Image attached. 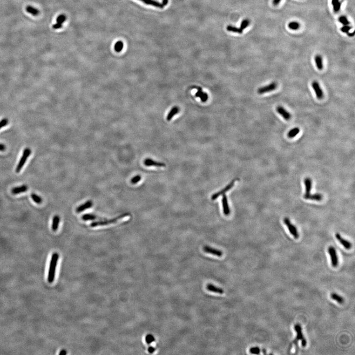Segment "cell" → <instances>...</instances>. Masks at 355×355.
Returning <instances> with one entry per match:
<instances>
[{
	"label": "cell",
	"mask_w": 355,
	"mask_h": 355,
	"mask_svg": "<svg viewBox=\"0 0 355 355\" xmlns=\"http://www.w3.org/2000/svg\"><path fill=\"white\" fill-rule=\"evenodd\" d=\"M67 354L66 351L65 350H62L59 353V355H65Z\"/></svg>",
	"instance_id": "cell-47"
},
{
	"label": "cell",
	"mask_w": 355,
	"mask_h": 355,
	"mask_svg": "<svg viewBox=\"0 0 355 355\" xmlns=\"http://www.w3.org/2000/svg\"><path fill=\"white\" fill-rule=\"evenodd\" d=\"M145 165L148 167L150 166H155L157 167H164L166 166L165 163L163 162H158L156 161L153 160L151 158H147L144 161Z\"/></svg>",
	"instance_id": "cell-10"
},
{
	"label": "cell",
	"mask_w": 355,
	"mask_h": 355,
	"mask_svg": "<svg viewBox=\"0 0 355 355\" xmlns=\"http://www.w3.org/2000/svg\"><path fill=\"white\" fill-rule=\"evenodd\" d=\"M82 219L84 221H94V220H95L96 219H103L100 218L99 217L97 216L94 215V214H85V215H84V216H82Z\"/></svg>",
	"instance_id": "cell-22"
},
{
	"label": "cell",
	"mask_w": 355,
	"mask_h": 355,
	"mask_svg": "<svg viewBox=\"0 0 355 355\" xmlns=\"http://www.w3.org/2000/svg\"><path fill=\"white\" fill-rule=\"evenodd\" d=\"M236 180H237L236 179L233 180H232V181L231 182H230V184H229V185H227V186L226 187H224V188H223L222 190H221V191H219V192H217V193H215V194H214V195L212 196V200H216V199H217V198H218L219 197V196H221V195H224V193H226V192H228L229 190H230V189H231V188L232 187L234 186V185L235 182V181H236Z\"/></svg>",
	"instance_id": "cell-7"
},
{
	"label": "cell",
	"mask_w": 355,
	"mask_h": 355,
	"mask_svg": "<svg viewBox=\"0 0 355 355\" xmlns=\"http://www.w3.org/2000/svg\"><path fill=\"white\" fill-rule=\"evenodd\" d=\"M66 16H65V14H62L59 15L57 17L56 21H57V23L62 24L66 21Z\"/></svg>",
	"instance_id": "cell-35"
},
{
	"label": "cell",
	"mask_w": 355,
	"mask_h": 355,
	"mask_svg": "<svg viewBox=\"0 0 355 355\" xmlns=\"http://www.w3.org/2000/svg\"><path fill=\"white\" fill-rule=\"evenodd\" d=\"M203 250L204 251V252H205L206 253H210L211 255L216 256L219 257L222 256L223 255L222 251L218 250V249H216L209 247L208 246H204Z\"/></svg>",
	"instance_id": "cell-11"
},
{
	"label": "cell",
	"mask_w": 355,
	"mask_h": 355,
	"mask_svg": "<svg viewBox=\"0 0 355 355\" xmlns=\"http://www.w3.org/2000/svg\"><path fill=\"white\" fill-rule=\"evenodd\" d=\"M32 199L37 204H40L42 203L43 202L42 198L40 197V196H38V195H36L35 193H32L31 195Z\"/></svg>",
	"instance_id": "cell-32"
},
{
	"label": "cell",
	"mask_w": 355,
	"mask_h": 355,
	"mask_svg": "<svg viewBox=\"0 0 355 355\" xmlns=\"http://www.w3.org/2000/svg\"><path fill=\"white\" fill-rule=\"evenodd\" d=\"M332 4L334 6V11L337 13L340 11L341 8V3L339 0H332Z\"/></svg>",
	"instance_id": "cell-31"
},
{
	"label": "cell",
	"mask_w": 355,
	"mask_h": 355,
	"mask_svg": "<svg viewBox=\"0 0 355 355\" xmlns=\"http://www.w3.org/2000/svg\"><path fill=\"white\" fill-rule=\"evenodd\" d=\"M222 208L224 214L226 216H229L230 215V210L229 207V203L227 201V197L226 195H223L222 199Z\"/></svg>",
	"instance_id": "cell-14"
},
{
	"label": "cell",
	"mask_w": 355,
	"mask_h": 355,
	"mask_svg": "<svg viewBox=\"0 0 355 355\" xmlns=\"http://www.w3.org/2000/svg\"><path fill=\"white\" fill-rule=\"evenodd\" d=\"M250 352L253 354H259L261 352V349L258 347H252L250 349Z\"/></svg>",
	"instance_id": "cell-38"
},
{
	"label": "cell",
	"mask_w": 355,
	"mask_h": 355,
	"mask_svg": "<svg viewBox=\"0 0 355 355\" xmlns=\"http://www.w3.org/2000/svg\"><path fill=\"white\" fill-rule=\"evenodd\" d=\"M146 341L148 344L155 341V338L151 334H148L146 337Z\"/></svg>",
	"instance_id": "cell-36"
},
{
	"label": "cell",
	"mask_w": 355,
	"mask_h": 355,
	"mask_svg": "<svg viewBox=\"0 0 355 355\" xmlns=\"http://www.w3.org/2000/svg\"><path fill=\"white\" fill-rule=\"evenodd\" d=\"M197 89L198 91L196 93V94H195V96L197 97L200 98L202 102H206L208 99V94L206 92H203L202 88H200V87H198Z\"/></svg>",
	"instance_id": "cell-17"
},
{
	"label": "cell",
	"mask_w": 355,
	"mask_h": 355,
	"mask_svg": "<svg viewBox=\"0 0 355 355\" xmlns=\"http://www.w3.org/2000/svg\"><path fill=\"white\" fill-rule=\"evenodd\" d=\"M60 218L58 215L54 216L53 218V224H52V229L53 231H56L58 228L59 224L60 223Z\"/></svg>",
	"instance_id": "cell-24"
},
{
	"label": "cell",
	"mask_w": 355,
	"mask_h": 355,
	"mask_svg": "<svg viewBox=\"0 0 355 355\" xmlns=\"http://www.w3.org/2000/svg\"><path fill=\"white\" fill-rule=\"evenodd\" d=\"M303 198L304 199H307V200H312L320 201L323 199V196L320 194L311 195L310 193L308 195H303Z\"/></svg>",
	"instance_id": "cell-18"
},
{
	"label": "cell",
	"mask_w": 355,
	"mask_h": 355,
	"mask_svg": "<svg viewBox=\"0 0 355 355\" xmlns=\"http://www.w3.org/2000/svg\"><path fill=\"white\" fill-rule=\"evenodd\" d=\"M129 216H130L129 213H124V214L121 215L117 217L116 218L112 219H103L102 221H96V222H92L90 224V226L92 227H97V226H107L110 224H114V223L117 222L120 219H122L123 218H125Z\"/></svg>",
	"instance_id": "cell-2"
},
{
	"label": "cell",
	"mask_w": 355,
	"mask_h": 355,
	"mask_svg": "<svg viewBox=\"0 0 355 355\" xmlns=\"http://www.w3.org/2000/svg\"><path fill=\"white\" fill-rule=\"evenodd\" d=\"M335 237L337 238V240L340 243V244L346 249L349 250L351 248L352 244L349 241H347V240L343 238L341 236V235L339 233H336Z\"/></svg>",
	"instance_id": "cell-12"
},
{
	"label": "cell",
	"mask_w": 355,
	"mask_h": 355,
	"mask_svg": "<svg viewBox=\"0 0 355 355\" xmlns=\"http://www.w3.org/2000/svg\"><path fill=\"white\" fill-rule=\"evenodd\" d=\"M6 150V147L5 145L0 143V151H4Z\"/></svg>",
	"instance_id": "cell-44"
},
{
	"label": "cell",
	"mask_w": 355,
	"mask_h": 355,
	"mask_svg": "<svg viewBox=\"0 0 355 355\" xmlns=\"http://www.w3.org/2000/svg\"><path fill=\"white\" fill-rule=\"evenodd\" d=\"M283 221H284V224H286V226L289 229L290 234L294 237L295 239H298L299 238V234H298L297 227H295L293 224L291 223L289 218H284Z\"/></svg>",
	"instance_id": "cell-4"
},
{
	"label": "cell",
	"mask_w": 355,
	"mask_h": 355,
	"mask_svg": "<svg viewBox=\"0 0 355 355\" xmlns=\"http://www.w3.org/2000/svg\"><path fill=\"white\" fill-rule=\"evenodd\" d=\"M180 111V109L178 107L175 106L172 108L171 110H170L169 113L167 115V120L168 121H170L174 117V116H175L177 114L179 113Z\"/></svg>",
	"instance_id": "cell-23"
},
{
	"label": "cell",
	"mask_w": 355,
	"mask_h": 355,
	"mask_svg": "<svg viewBox=\"0 0 355 355\" xmlns=\"http://www.w3.org/2000/svg\"><path fill=\"white\" fill-rule=\"evenodd\" d=\"M59 258V255L57 253H53L51 256V261L50 262V268L48 270V280L50 283L54 281L55 274L56 268L57 266V262Z\"/></svg>",
	"instance_id": "cell-1"
},
{
	"label": "cell",
	"mask_w": 355,
	"mask_h": 355,
	"mask_svg": "<svg viewBox=\"0 0 355 355\" xmlns=\"http://www.w3.org/2000/svg\"><path fill=\"white\" fill-rule=\"evenodd\" d=\"M155 348L152 347V346H151V347H150L148 348V352H149V353H153V352H155Z\"/></svg>",
	"instance_id": "cell-45"
},
{
	"label": "cell",
	"mask_w": 355,
	"mask_h": 355,
	"mask_svg": "<svg viewBox=\"0 0 355 355\" xmlns=\"http://www.w3.org/2000/svg\"><path fill=\"white\" fill-rule=\"evenodd\" d=\"M124 43L122 41H118L115 43L114 46V50L116 53H120L124 48Z\"/></svg>",
	"instance_id": "cell-28"
},
{
	"label": "cell",
	"mask_w": 355,
	"mask_h": 355,
	"mask_svg": "<svg viewBox=\"0 0 355 355\" xmlns=\"http://www.w3.org/2000/svg\"><path fill=\"white\" fill-rule=\"evenodd\" d=\"M92 206V201L91 200L87 201L85 203L79 206V207L76 209V212L77 213H80L84 211L85 210L91 208Z\"/></svg>",
	"instance_id": "cell-15"
},
{
	"label": "cell",
	"mask_w": 355,
	"mask_h": 355,
	"mask_svg": "<svg viewBox=\"0 0 355 355\" xmlns=\"http://www.w3.org/2000/svg\"><path fill=\"white\" fill-rule=\"evenodd\" d=\"M9 124V120L6 118H5L0 121V129L6 126Z\"/></svg>",
	"instance_id": "cell-40"
},
{
	"label": "cell",
	"mask_w": 355,
	"mask_h": 355,
	"mask_svg": "<svg viewBox=\"0 0 355 355\" xmlns=\"http://www.w3.org/2000/svg\"><path fill=\"white\" fill-rule=\"evenodd\" d=\"M62 24L57 23L53 25V27L54 29H60V28H62Z\"/></svg>",
	"instance_id": "cell-43"
},
{
	"label": "cell",
	"mask_w": 355,
	"mask_h": 355,
	"mask_svg": "<svg viewBox=\"0 0 355 355\" xmlns=\"http://www.w3.org/2000/svg\"><path fill=\"white\" fill-rule=\"evenodd\" d=\"M330 297L331 298H332V300H335L339 303H342L344 302V299L341 296H340L339 295H337V293H332L330 295Z\"/></svg>",
	"instance_id": "cell-29"
},
{
	"label": "cell",
	"mask_w": 355,
	"mask_h": 355,
	"mask_svg": "<svg viewBox=\"0 0 355 355\" xmlns=\"http://www.w3.org/2000/svg\"><path fill=\"white\" fill-rule=\"evenodd\" d=\"M312 87L314 91L315 92L317 98L319 100L323 99L324 97V93H323L322 88H321L319 82L316 80L313 81L312 82Z\"/></svg>",
	"instance_id": "cell-9"
},
{
	"label": "cell",
	"mask_w": 355,
	"mask_h": 355,
	"mask_svg": "<svg viewBox=\"0 0 355 355\" xmlns=\"http://www.w3.org/2000/svg\"><path fill=\"white\" fill-rule=\"evenodd\" d=\"M206 288H207V290H209V291L213 292V293H215L222 294L224 293V290L223 289H222L221 288L218 287L214 285L213 284H208L207 286H206Z\"/></svg>",
	"instance_id": "cell-16"
},
{
	"label": "cell",
	"mask_w": 355,
	"mask_h": 355,
	"mask_svg": "<svg viewBox=\"0 0 355 355\" xmlns=\"http://www.w3.org/2000/svg\"><path fill=\"white\" fill-rule=\"evenodd\" d=\"M351 28H352L351 27L348 26L347 25H345V26L343 27L342 28H341V30L343 32L347 33Z\"/></svg>",
	"instance_id": "cell-42"
},
{
	"label": "cell",
	"mask_w": 355,
	"mask_h": 355,
	"mask_svg": "<svg viewBox=\"0 0 355 355\" xmlns=\"http://www.w3.org/2000/svg\"><path fill=\"white\" fill-rule=\"evenodd\" d=\"M277 85H278L277 84L276 82H272L268 85H266V86L258 88V93L259 94H263L269 92L271 91H273L276 89Z\"/></svg>",
	"instance_id": "cell-6"
},
{
	"label": "cell",
	"mask_w": 355,
	"mask_h": 355,
	"mask_svg": "<svg viewBox=\"0 0 355 355\" xmlns=\"http://www.w3.org/2000/svg\"><path fill=\"white\" fill-rule=\"evenodd\" d=\"M328 252L330 256L331 263L333 267H337L338 263V257L337 255V251L334 247L330 246L328 249Z\"/></svg>",
	"instance_id": "cell-5"
},
{
	"label": "cell",
	"mask_w": 355,
	"mask_h": 355,
	"mask_svg": "<svg viewBox=\"0 0 355 355\" xmlns=\"http://www.w3.org/2000/svg\"><path fill=\"white\" fill-rule=\"evenodd\" d=\"M140 1L147 5H151V6H155L157 8L163 9L164 7V6L162 4V3H160L155 0H140Z\"/></svg>",
	"instance_id": "cell-19"
},
{
	"label": "cell",
	"mask_w": 355,
	"mask_h": 355,
	"mask_svg": "<svg viewBox=\"0 0 355 355\" xmlns=\"http://www.w3.org/2000/svg\"><path fill=\"white\" fill-rule=\"evenodd\" d=\"M315 62L316 65L317 67L320 70L323 69V60L321 56L317 55L315 57Z\"/></svg>",
	"instance_id": "cell-25"
},
{
	"label": "cell",
	"mask_w": 355,
	"mask_h": 355,
	"mask_svg": "<svg viewBox=\"0 0 355 355\" xmlns=\"http://www.w3.org/2000/svg\"><path fill=\"white\" fill-rule=\"evenodd\" d=\"M293 343H294V344H295V354H297L298 353V350H299V348H298V340L297 339V338H295V339L293 340Z\"/></svg>",
	"instance_id": "cell-41"
},
{
	"label": "cell",
	"mask_w": 355,
	"mask_h": 355,
	"mask_svg": "<svg viewBox=\"0 0 355 355\" xmlns=\"http://www.w3.org/2000/svg\"><path fill=\"white\" fill-rule=\"evenodd\" d=\"M226 29L227 31L232 32L236 33H239V34H242L243 33L242 30H241L240 28H237L236 27L232 26L231 25H229L226 27Z\"/></svg>",
	"instance_id": "cell-30"
},
{
	"label": "cell",
	"mask_w": 355,
	"mask_h": 355,
	"mask_svg": "<svg viewBox=\"0 0 355 355\" xmlns=\"http://www.w3.org/2000/svg\"><path fill=\"white\" fill-rule=\"evenodd\" d=\"M263 353L264 354H266V349H263Z\"/></svg>",
	"instance_id": "cell-50"
},
{
	"label": "cell",
	"mask_w": 355,
	"mask_h": 355,
	"mask_svg": "<svg viewBox=\"0 0 355 355\" xmlns=\"http://www.w3.org/2000/svg\"><path fill=\"white\" fill-rule=\"evenodd\" d=\"M304 184L305 186V195H308L310 193L312 189V181L310 178H306L304 179Z\"/></svg>",
	"instance_id": "cell-20"
},
{
	"label": "cell",
	"mask_w": 355,
	"mask_h": 355,
	"mask_svg": "<svg viewBox=\"0 0 355 355\" xmlns=\"http://www.w3.org/2000/svg\"><path fill=\"white\" fill-rule=\"evenodd\" d=\"M339 21L340 22H341V23H342L343 24H344L345 25H349V24H350L347 18L345 16H341V17H340L339 18Z\"/></svg>",
	"instance_id": "cell-37"
},
{
	"label": "cell",
	"mask_w": 355,
	"mask_h": 355,
	"mask_svg": "<svg viewBox=\"0 0 355 355\" xmlns=\"http://www.w3.org/2000/svg\"><path fill=\"white\" fill-rule=\"evenodd\" d=\"M276 111L279 114H280L284 119L286 121H289L291 119V114L283 107L278 106L277 107Z\"/></svg>",
	"instance_id": "cell-13"
},
{
	"label": "cell",
	"mask_w": 355,
	"mask_h": 355,
	"mask_svg": "<svg viewBox=\"0 0 355 355\" xmlns=\"http://www.w3.org/2000/svg\"><path fill=\"white\" fill-rule=\"evenodd\" d=\"M281 0H273V4L274 5H278L281 2Z\"/></svg>",
	"instance_id": "cell-46"
},
{
	"label": "cell",
	"mask_w": 355,
	"mask_h": 355,
	"mask_svg": "<svg viewBox=\"0 0 355 355\" xmlns=\"http://www.w3.org/2000/svg\"><path fill=\"white\" fill-rule=\"evenodd\" d=\"M348 35L350 37H353L354 36V32L352 33H349Z\"/></svg>",
	"instance_id": "cell-49"
},
{
	"label": "cell",
	"mask_w": 355,
	"mask_h": 355,
	"mask_svg": "<svg viewBox=\"0 0 355 355\" xmlns=\"http://www.w3.org/2000/svg\"><path fill=\"white\" fill-rule=\"evenodd\" d=\"M300 132V129L298 127H295L290 129L288 133V137L290 138H293L297 136Z\"/></svg>",
	"instance_id": "cell-26"
},
{
	"label": "cell",
	"mask_w": 355,
	"mask_h": 355,
	"mask_svg": "<svg viewBox=\"0 0 355 355\" xmlns=\"http://www.w3.org/2000/svg\"><path fill=\"white\" fill-rule=\"evenodd\" d=\"M141 178H142L141 176H140V175H137V176L134 177L131 180V182L132 184H137V183H138V182L140 181Z\"/></svg>",
	"instance_id": "cell-39"
},
{
	"label": "cell",
	"mask_w": 355,
	"mask_h": 355,
	"mask_svg": "<svg viewBox=\"0 0 355 355\" xmlns=\"http://www.w3.org/2000/svg\"><path fill=\"white\" fill-rule=\"evenodd\" d=\"M168 3V0H163L162 1V4L164 6H166L167 5Z\"/></svg>",
	"instance_id": "cell-48"
},
{
	"label": "cell",
	"mask_w": 355,
	"mask_h": 355,
	"mask_svg": "<svg viewBox=\"0 0 355 355\" xmlns=\"http://www.w3.org/2000/svg\"><path fill=\"white\" fill-rule=\"evenodd\" d=\"M28 190V187L26 185H22L20 187H16L12 189L11 192L13 195H17L19 193L26 192Z\"/></svg>",
	"instance_id": "cell-21"
},
{
	"label": "cell",
	"mask_w": 355,
	"mask_h": 355,
	"mask_svg": "<svg viewBox=\"0 0 355 355\" xmlns=\"http://www.w3.org/2000/svg\"><path fill=\"white\" fill-rule=\"evenodd\" d=\"M31 150L30 148H26L23 151L22 155L20 158V160L19 161L17 167L16 168V171L17 173H19L21 171V169L23 168V166L26 162L27 160L29 158V156L31 155Z\"/></svg>",
	"instance_id": "cell-3"
},
{
	"label": "cell",
	"mask_w": 355,
	"mask_h": 355,
	"mask_svg": "<svg viewBox=\"0 0 355 355\" xmlns=\"http://www.w3.org/2000/svg\"><path fill=\"white\" fill-rule=\"evenodd\" d=\"M26 10L27 11V13L32 14L33 16H38L39 14V13H40V11H39L38 9L34 8V7H33V6H27L26 8Z\"/></svg>",
	"instance_id": "cell-27"
},
{
	"label": "cell",
	"mask_w": 355,
	"mask_h": 355,
	"mask_svg": "<svg viewBox=\"0 0 355 355\" xmlns=\"http://www.w3.org/2000/svg\"><path fill=\"white\" fill-rule=\"evenodd\" d=\"M295 332H297V335L296 337V338L297 339L299 340H300L301 341V344L302 346L304 347H305L307 344V342L305 338L304 337V336L303 335L302 332V329H301V326L299 324H295L294 327Z\"/></svg>",
	"instance_id": "cell-8"
},
{
	"label": "cell",
	"mask_w": 355,
	"mask_h": 355,
	"mask_svg": "<svg viewBox=\"0 0 355 355\" xmlns=\"http://www.w3.org/2000/svg\"><path fill=\"white\" fill-rule=\"evenodd\" d=\"M300 27V24L297 22H291L289 24V28L293 30L298 29Z\"/></svg>",
	"instance_id": "cell-33"
},
{
	"label": "cell",
	"mask_w": 355,
	"mask_h": 355,
	"mask_svg": "<svg viewBox=\"0 0 355 355\" xmlns=\"http://www.w3.org/2000/svg\"><path fill=\"white\" fill-rule=\"evenodd\" d=\"M250 24V21L248 19H244L243 20L242 22H241V25H240V29L241 30L243 31V30L247 28V27Z\"/></svg>",
	"instance_id": "cell-34"
}]
</instances>
